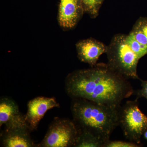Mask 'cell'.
Segmentation results:
<instances>
[{"label": "cell", "instance_id": "obj_5", "mask_svg": "<svg viewBox=\"0 0 147 147\" xmlns=\"http://www.w3.org/2000/svg\"><path fill=\"white\" fill-rule=\"evenodd\" d=\"M79 129L74 121L67 119H54L45 137L37 145L39 147H74Z\"/></svg>", "mask_w": 147, "mask_h": 147}, {"label": "cell", "instance_id": "obj_9", "mask_svg": "<svg viewBox=\"0 0 147 147\" xmlns=\"http://www.w3.org/2000/svg\"><path fill=\"white\" fill-rule=\"evenodd\" d=\"M31 131L28 125L5 129L4 131L1 135V139L3 146H36L30 135Z\"/></svg>", "mask_w": 147, "mask_h": 147}, {"label": "cell", "instance_id": "obj_17", "mask_svg": "<svg viewBox=\"0 0 147 147\" xmlns=\"http://www.w3.org/2000/svg\"><path fill=\"white\" fill-rule=\"evenodd\" d=\"M143 134H144V137L145 139L147 140V128L146 129V130H145Z\"/></svg>", "mask_w": 147, "mask_h": 147}, {"label": "cell", "instance_id": "obj_11", "mask_svg": "<svg viewBox=\"0 0 147 147\" xmlns=\"http://www.w3.org/2000/svg\"><path fill=\"white\" fill-rule=\"evenodd\" d=\"M78 129L79 133L74 147H105L106 142L100 137L88 130Z\"/></svg>", "mask_w": 147, "mask_h": 147}, {"label": "cell", "instance_id": "obj_13", "mask_svg": "<svg viewBox=\"0 0 147 147\" xmlns=\"http://www.w3.org/2000/svg\"><path fill=\"white\" fill-rule=\"evenodd\" d=\"M125 40L130 49L140 59L147 54V46L138 42L132 35H125Z\"/></svg>", "mask_w": 147, "mask_h": 147}, {"label": "cell", "instance_id": "obj_15", "mask_svg": "<svg viewBox=\"0 0 147 147\" xmlns=\"http://www.w3.org/2000/svg\"><path fill=\"white\" fill-rule=\"evenodd\" d=\"M139 144L131 142L109 140L105 144V147H137Z\"/></svg>", "mask_w": 147, "mask_h": 147}, {"label": "cell", "instance_id": "obj_16", "mask_svg": "<svg viewBox=\"0 0 147 147\" xmlns=\"http://www.w3.org/2000/svg\"><path fill=\"white\" fill-rule=\"evenodd\" d=\"M139 97H144L147 99V81H142V88L137 92Z\"/></svg>", "mask_w": 147, "mask_h": 147}, {"label": "cell", "instance_id": "obj_12", "mask_svg": "<svg viewBox=\"0 0 147 147\" xmlns=\"http://www.w3.org/2000/svg\"><path fill=\"white\" fill-rule=\"evenodd\" d=\"M129 33L132 35L138 42L147 46V18H139Z\"/></svg>", "mask_w": 147, "mask_h": 147}, {"label": "cell", "instance_id": "obj_8", "mask_svg": "<svg viewBox=\"0 0 147 147\" xmlns=\"http://www.w3.org/2000/svg\"><path fill=\"white\" fill-rule=\"evenodd\" d=\"M76 47L79 60L93 67L97 64L100 56L106 53L108 46L94 38H89L79 40Z\"/></svg>", "mask_w": 147, "mask_h": 147}, {"label": "cell", "instance_id": "obj_7", "mask_svg": "<svg viewBox=\"0 0 147 147\" xmlns=\"http://www.w3.org/2000/svg\"><path fill=\"white\" fill-rule=\"evenodd\" d=\"M59 105L54 98L39 96L30 100L28 104V110L25 115V120L32 131L37 128L40 121L47 111L58 108Z\"/></svg>", "mask_w": 147, "mask_h": 147}, {"label": "cell", "instance_id": "obj_1", "mask_svg": "<svg viewBox=\"0 0 147 147\" xmlns=\"http://www.w3.org/2000/svg\"><path fill=\"white\" fill-rule=\"evenodd\" d=\"M65 88L73 99L82 98L117 108L134 93L128 79L105 64L69 74L66 78Z\"/></svg>", "mask_w": 147, "mask_h": 147}, {"label": "cell", "instance_id": "obj_4", "mask_svg": "<svg viewBox=\"0 0 147 147\" xmlns=\"http://www.w3.org/2000/svg\"><path fill=\"white\" fill-rule=\"evenodd\" d=\"M119 125L129 141L140 144L147 128V117L139 109L137 100H128L119 108Z\"/></svg>", "mask_w": 147, "mask_h": 147}, {"label": "cell", "instance_id": "obj_3", "mask_svg": "<svg viewBox=\"0 0 147 147\" xmlns=\"http://www.w3.org/2000/svg\"><path fill=\"white\" fill-rule=\"evenodd\" d=\"M107 64L110 68L127 79H139L137 67L140 58L130 49L125 35L114 36L108 46Z\"/></svg>", "mask_w": 147, "mask_h": 147}, {"label": "cell", "instance_id": "obj_6", "mask_svg": "<svg viewBox=\"0 0 147 147\" xmlns=\"http://www.w3.org/2000/svg\"><path fill=\"white\" fill-rule=\"evenodd\" d=\"M84 13L83 0H59L58 22L64 30H69L75 28Z\"/></svg>", "mask_w": 147, "mask_h": 147}, {"label": "cell", "instance_id": "obj_2", "mask_svg": "<svg viewBox=\"0 0 147 147\" xmlns=\"http://www.w3.org/2000/svg\"><path fill=\"white\" fill-rule=\"evenodd\" d=\"M120 108L74 98L71 109L74 121L78 127L90 131L106 143L119 125Z\"/></svg>", "mask_w": 147, "mask_h": 147}, {"label": "cell", "instance_id": "obj_10", "mask_svg": "<svg viewBox=\"0 0 147 147\" xmlns=\"http://www.w3.org/2000/svg\"><path fill=\"white\" fill-rule=\"evenodd\" d=\"M27 125L25 116L20 112L18 106L14 100L3 97L0 100V126L5 128Z\"/></svg>", "mask_w": 147, "mask_h": 147}, {"label": "cell", "instance_id": "obj_14", "mask_svg": "<svg viewBox=\"0 0 147 147\" xmlns=\"http://www.w3.org/2000/svg\"><path fill=\"white\" fill-rule=\"evenodd\" d=\"M85 13L90 18H96L104 0H83Z\"/></svg>", "mask_w": 147, "mask_h": 147}]
</instances>
